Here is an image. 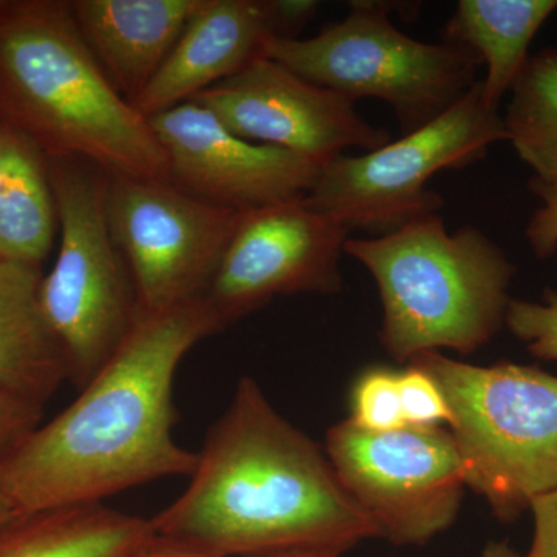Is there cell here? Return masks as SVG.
Segmentation results:
<instances>
[{"label":"cell","instance_id":"1","mask_svg":"<svg viewBox=\"0 0 557 557\" xmlns=\"http://www.w3.org/2000/svg\"><path fill=\"white\" fill-rule=\"evenodd\" d=\"M150 525L164 544L212 557H341L380 537L327 454L249 376L209 428L185 493Z\"/></svg>","mask_w":557,"mask_h":557},{"label":"cell","instance_id":"2","mask_svg":"<svg viewBox=\"0 0 557 557\" xmlns=\"http://www.w3.org/2000/svg\"><path fill=\"white\" fill-rule=\"evenodd\" d=\"M200 299L137 324L79 397L0 458V487L20 515L100 504L153 480L193 475L197 454L172 435L178 364L222 332Z\"/></svg>","mask_w":557,"mask_h":557},{"label":"cell","instance_id":"3","mask_svg":"<svg viewBox=\"0 0 557 557\" xmlns=\"http://www.w3.org/2000/svg\"><path fill=\"white\" fill-rule=\"evenodd\" d=\"M0 126L50 159H79L112 177L170 180L149 120L110 84L70 2L0 0Z\"/></svg>","mask_w":557,"mask_h":557},{"label":"cell","instance_id":"4","mask_svg":"<svg viewBox=\"0 0 557 557\" xmlns=\"http://www.w3.org/2000/svg\"><path fill=\"white\" fill-rule=\"evenodd\" d=\"M344 252L375 277L381 344L398 361L438 348L472 354L505 322L515 265L475 226L449 233L431 214L384 236L350 237Z\"/></svg>","mask_w":557,"mask_h":557},{"label":"cell","instance_id":"5","mask_svg":"<svg viewBox=\"0 0 557 557\" xmlns=\"http://www.w3.org/2000/svg\"><path fill=\"white\" fill-rule=\"evenodd\" d=\"M445 395L467 485L504 522L557 487V376L528 366L467 364L426 351L410 359Z\"/></svg>","mask_w":557,"mask_h":557},{"label":"cell","instance_id":"6","mask_svg":"<svg viewBox=\"0 0 557 557\" xmlns=\"http://www.w3.org/2000/svg\"><path fill=\"white\" fill-rule=\"evenodd\" d=\"M60 252L40 284V304L83 388L115 357L139 319L137 288L113 239L108 172L89 161L50 159Z\"/></svg>","mask_w":557,"mask_h":557},{"label":"cell","instance_id":"7","mask_svg":"<svg viewBox=\"0 0 557 557\" xmlns=\"http://www.w3.org/2000/svg\"><path fill=\"white\" fill-rule=\"evenodd\" d=\"M391 10L384 2H350L343 21L310 39H273L265 57L354 101L386 102L410 134L460 101L479 83L483 62L458 44L409 38L388 20Z\"/></svg>","mask_w":557,"mask_h":557},{"label":"cell","instance_id":"8","mask_svg":"<svg viewBox=\"0 0 557 557\" xmlns=\"http://www.w3.org/2000/svg\"><path fill=\"white\" fill-rule=\"evenodd\" d=\"M500 141H508L504 119L486 108L479 81L420 129L362 156L330 161L319 171L306 203L347 230L384 236L438 214L445 201L428 188L429 180L482 160Z\"/></svg>","mask_w":557,"mask_h":557},{"label":"cell","instance_id":"9","mask_svg":"<svg viewBox=\"0 0 557 557\" xmlns=\"http://www.w3.org/2000/svg\"><path fill=\"white\" fill-rule=\"evenodd\" d=\"M325 453L347 493L392 544L424 545L456 520L468 485L450 432H372L348 418L330 429Z\"/></svg>","mask_w":557,"mask_h":557},{"label":"cell","instance_id":"10","mask_svg":"<svg viewBox=\"0 0 557 557\" xmlns=\"http://www.w3.org/2000/svg\"><path fill=\"white\" fill-rule=\"evenodd\" d=\"M108 215L137 288L139 314L205 299L242 212L171 180L109 177Z\"/></svg>","mask_w":557,"mask_h":557},{"label":"cell","instance_id":"11","mask_svg":"<svg viewBox=\"0 0 557 557\" xmlns=\"http://www.w3.org/2000/svg\"><path fill=\"white\" fill-rule=\"evenodd\" d=\"M350 233L306 199L242 212L205 300L225 330L277 296L339 292Z\"/></svg>","mask_w":557,"mask_h":557},{"label":"cell","instance_id":"12","mask_svg":"<svg viewBox=\"0 0 557 557\" xmlns=\"http://www.w3.org/2000/svg\"><path fill=\"white\" fill-rule=\"evenodd\" d=\"M190 101L211 110L237 137L287 150L319 168L346 149L370 152L392 141L391 132L361 119L351 98L267 57Z\"/></svg>","mask_w":557,"mask_h":557},{"label":"cell","instance_id":"13","mask_svg":"<svg viewBox=\"0 0 557 557\" xmlns=\"http://www.w3.org/2000/svg\"><path fill=\"white\" fill-rule=\"evenodd\" d=\"M148 120L166 153L171 182L233 211L306 199L321 171L287 150L237 137L197 102H183Z\"/></svg>","mask_w":557,"mask_h":557},{"label":"cell","instance_id":"14","mask_svg":"<svg viewBox=\"0 0 557 557\" xmlns=\"http://www.w3.org/2000/svg\"><path fill=\"white\" fill-rule=\"evenodd\" d=\"M287 39L276 0H203L134 108L146 119L189 102Z\"/></svg>","mask_w":557,"mask_h":557},{"label":"cell","instance_id":"15","mask_svg":"<svg viewBox=\"0 0 557 557\" xmlns=\"http://www.w3.org/2000/svg\"><path fill=\"white\" fill-rule=\"evenodd\" d=\"M203 0H73V20L104 75L134 104Z\"/></svg>","mask_w":557,"mask_h":557},{"label":"cell","instance_id":"16","mask_svg":"<svg viewBox=\"0 0 557 557\" xmlns=\"http://www.w3.org/2000/svg\"><path fill=\"white\" fill-rule=\"evenodd\" d=\"M40 284V267L0 259V392L44 408L69 380V364Z\"/></svg>","mask_w":557,"mask_h":557},{"label":"cell","instance_id":"17","mask_svg":"<svg viewBox=\"0 0 557 557\" xmlns=\"http://www.w3.org/2000/svg\"><path fill=\"white\" fill-rule=\"evenodd\" d=\"M150 519L100 504L27 512L0 527V557H139Z\"/></svg>","mask_w":557,"mask_h":557},{"label":"cell","instance_id":"18","mask_svg":"<svg viewBox=\"0 0 557 557\" xmlns=\"http://www.w3.org/2000/svg\"><path fill=\"white\" fill-rule=\"evenodd\" d=\"M557 0H460L443 38L474 51L486 65L482 98L497 110L528 60V47Z\"/></svg>","mask_w":557,"mask_h":557},{"label":"cell","instance_id":"19","mask_svg":"<svg viewBox=\"0 0 557 557\" xmlns=\"http://www.w3.org/2000/svg\"><path fill=\"white\" fill-rule=\"evenodd\" d=\"M57 230L46 153L20 132L0 126V259L40 267Z\"/></svg>","mask_w":557,"mask_h":557},{"label":"cell","instance_id":"20","mask_svg":"<svg viewBox=\"0 0 557 557\" xmlns=\"http://www.w3.org/2000/svg\"><path fill=\"white\" fill-rule=\"evenodd\" d=\"M504 119L508 141L537 180L557 185V50L528 58Z\"/></svg>","mask_w":557,"mask_h":557},{"label":"cell","instance_id":"21","mask_svg":"<svg viewBox=\"0 0 557 557\" xmlns=\"http://www.w3.org/2000/svg\"><path fill=\"white\" fill-rule=\"evenodd\" d=\"M350 420L358 428L372 432L405 428L398 373L383 369L364 373L355 386Z\"/></svg>","mask_w":557,"mask_h":557},{"label":"cell","instance_id":"22","mask_svg":"<svg viewBox=\"0 0 557 557\" xmlns=\"http://www.w3.org/2000/svg\"><path fill=\"white\" fill-rule=\"evenodd\" d=\"M505 324L531 354L557 361V293L547 289L544 302L509 300Z\"/></svg>","mask_w":557,"mask_h":557},{"label":"cell","instance_id":"23","mask_svg":"<svg viewBox=\"0 0 557 557\" xmlns=\"http://www.w3.org/2000/svg\"><path fill=\"white\" fill-rule=\"evenodd\" d=\"M398 388L406 426L438 428L450 423L448 401L426 372L409 366L405 373H398Z\"/></svg>","mask_w":557,"mask_h":557},{"label":"cell","instance_id":"24","mask_svg":"<svg viewBox=\"0 0 557 557\" xmlns=\"http://www.w3.org/2000/svg\"><path fill=\"white\" fill-rule=\"evenodd\" d=\"M530 188L541 199L527 226V239L537 258H549L557 249V185L533 178Z\"/></svg>","mask_w":557,"mask_h":557},{"label":"cell","instance_id":"25","mask_svg":"<svg viewBox=\"0 0 557 557\" xmlns=\"http://www.w3.org/2000/svg\"><path fill=\"white\" fill-rule=\"evenodd\" d=\"M42 408L0 392V458L38 428Z\"/></svg>","mask_w":557,"mask_h":557},{"label":"cell","instance_id":"26","mask_svg":"<svg viewBox=\"0 0 557 557\" xmlns=\"http://www.w3.org/2000/svg\"><path fill=\"white\" fill-rule=\"evenodd\" d=\"M534 516V537L523 557H557V487L531 504Z\"/></svg>","mask_w":557,"mask_h":557},{"label":"cell","instance_id":"27","mask_svg":"<svg viewBox=\"0 0 557 557\" xmlns=\"http://www.w3.org/2000/svg\"><path fill=\"white\" fill-rule=\"evenodd\" d=\"M139 557H212L199 555V553L186 552V549L172 547L170 544H164V542L159 541L156 537V541L146 548V552L143 553ZM276 557H322V556H311V555H285V556H276Z\"/></svg>","mask_w":557,"mask_h":557},{"label":"cell","instance_id":"28","mask_svg":"<svg viewBox=\"0 0 557 557\" xmlns=\"http://www.w3.org/2000/svg\"><path fill=\"white\" fill-rule=\"evenodd\" d=\"M16 516H20V512L16 511V508L13 507V504H11L9 497L3 494L2 487H0V527L5 525L7 522H10Z\"/></svg>","mask_w":557,"mask_h":557},{"label":"cell","instance_id":"29","mask_svg":"<svg viewBox=\"0 0 557 557\" xmlns=\"http://www.w3.org/2000/svg\"><path fill=\"white\" fill-rule=\"evenodd\" d=\"M482 557H520L508 544H490Z\"/></svg>","mask_w":557,"mask_h":557}]
</instances>
